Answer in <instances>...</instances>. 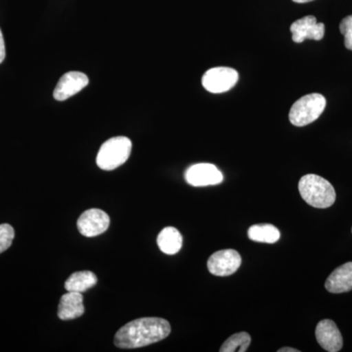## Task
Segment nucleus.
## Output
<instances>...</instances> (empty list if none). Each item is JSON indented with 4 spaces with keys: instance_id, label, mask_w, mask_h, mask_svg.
<instances>
[{
    "instance_id": "f3484780",
    "label": "nucleus",
    "mask_w": 352,
    "mask_h": 352,
    "mask_svg": "<svg viewBox=\"0 0 352 352\" xmlns=\"http://www.w3.org/2000/svg\"><path fill=\"white\" fill-rule=\"evenodd\" d=\"M251 336L245 332L234 333L220 347V352H245L251 344Z\"/></svg>"
},
{
    "instance_id": "9b49d317",
    "label": "nucleus",
    "mask_w": 352,
    "mask_h": 352,
    "mask_svg": "<svg viewBox=\"0 0 352 352\" xmlns=\"http://www.w3.org/2000/svg\"><path fill=\"white\" fill-rule=\"evenodd\" d=\"M317 342L322 349L329 352H338L342 349L344 340L339 328L335 322L330 319H324L319 322L315 330Z\"/></svg>"
},
{
    "instance_id": "20e7f679",
    "label": "nucleus",
    "mask_w": 352,
    "mask_h": 352,
    "mask_svg": "<svg viewBox=\"0 0 352 352\" xmlns=\"http://www.w3.org/2000/svg\"><path fill=\"white\" fill-rule=\"evenodd\" d=\"M325 97L319 94H307L292 106L289 113V122L296 126H305L315 122L326 108Z\"/></svg>"
},
{
    "instance_id": "7ed1b4c3",
    "label": "nucleus",
    "mask_w": 352,
    "mask_h": 352,
    "mask_svg": "<svg viewBox=\"0 0 352 352\" xmlns=\"http://www.w3.org/2000/svg\"><path fill=\"white\" fill-rule=\"evenodd\" d=\"M132 143L131 139L117 136L106 141L101 146L96 157V164L101 170H113L126 163L131 156Z\"/></svg>"
},
{
    "instance_id": "39448f33",
    "label": "nucleus",
    "mask_w": 352,
    "mask_h": 352,
    "mask_svg": "<svg viewBox=\"0 0 352 352\" xmlns=\"http://www.w3.org/2000/svg\"><path fill=\"white\" fill-rule=\"evenodd\" d=\"M239 80L238 72L227 67H217L206 72L201 85L212 94H223L235 87Z\"/></svg>"
},
{
    "instance_id": "6e6552de",
    "label": "nucleus",
    "mask_w": 352,
    "mask_h": 352,
    "mask_svg": "<svg viewBox=\"0 0 352 352\" xmlns=\"http://www.w3.org/2000/svg\"><path fill=\"white\" fill-rule=\"evenodd\" d=\"M187 183L194 187L210 186L223 182L221 171L212 164H197L185 173Z\"/></svg>"
},
{
    "instance_id": "f03ea898",
    "label": "nucleus",
    "mask_w": 352,
    "mask_h": 352,
    "mask_svg": "<svg viewBox=\"0 0 352 352\" xmlns=\"http://www.w3.org/2000/svg\"><path fill=\"white\" fill-rule=\"evenodd\" d=\"M298 190L303 200L314 208H330L336 201V191L333 185L319 175L302 176L298 182Z\"/></svg>"
},
{
    "instance_id": "423d86ee",
    "label": "nucleus",
    "mask_w": 352,
    "mask_h": 352,
    "mask_svg": "<svg viewBox=\"0 0 352 352\" xmlns=\"http://www.w3.org/2000/svg\"><path fill=\"white\" fill-rule=\"evenodd\" d=\"M242 258L235 250H222L212 254L208 261V270L214 276L226 277L234 274L241 266Z\"/></svg>"
},
{
    "instance_id": "5701e85b",
    "label": "nucleus",
    "mask_w": 352,
    "mask_h": 352,
    "mask_svg": "<svg viewBox=\"0 0 352 352\" xmlns=\"http://www.w3.org/2000/svg\"><path fill=\"white\" fill-rule=\"evenodd\" d=\"M351 232H352V228H351Z\"/></svg>"
},
{
    "instance_id": "f257e3e1",
    "label": "nucleus",
    "mask_w": 352,
    "mask_h": 352,
    "mask_svg": "<svg viewBox=\"0 0 352 352\" xmlns=\"http://www.w3.org/2000/svg\"><path fill=\"white\" fill-rule=\"evenodd\" d=\"M170 322L159 317H145L129 322L116 333L115 346L119 349H139L156 344L168 338Z\"/></svg>"
},
{
    "instance_id": "2eb2a0df",
    "label": "nucleus",
    "mask_w": 352,
    "mask_h": 352,
    "mask_svg": "<svg viewBox=\"0 0 352 352\" xmlns=\"http://www.w3.org/2000/svg\"><path fill=\"white\" fill-rule=\"evenodd\" d=\"M97 283V277L91 271H78L68 278L65 283L67 292H76L83 293L91 289Z\"/></svg>"
},
{
    "instance_id": "0eeeda50",
    "label": "nucleus",
    "mask_w": 352,
    "mask_h": 352,
    "mask_svg": "<svg viewBox=\"0 0 352 352\" xmlns=\"http://www.w3.org/2000/svg\"><path fill=\"white\" fill-rule=\"evenodd\" d=\"M76 226L80 233L85 237H96L107 231L110 217L104 210L90 208L80 215Z\"/></svg>"
},
{
    "instance_id": "4468645a",
    "label": "nucleus",
    "mask_w": 352,
    "mask_h": 352,
    "mask_svg": "<svg viewBox=\"0 0 352 352\" xmlns=\"http://www.w3.org/2000/svg\"><path fill=\"white\" fill-rule=\"evenodd\" d=\"M160 250L166 254H175L182 250V236L175 227H166L157 239Z\"/></svg>"
},
{
    "instance_id": "9d476101",
    "label": "nucleus",
    "mask_w": 352,
    "mask_h": 352,
    "mask_svg": "<svg viewBox=\"0 0 352 352\" xmlns=\"http://www.w3.org/2000/svg\"><path fill=\"white\" fill-rule=\"evenodd\" d=\"M89 80L85 74L80 72H69L65 74L57 83L53 96L57 101H65L69 97L82 91L87 87Z\"/></svg>"
},
{
    "instance_id": "aec40b11",
    "label": "nucleus",
    "mask_w": 352,
    "mask_h": 352,
    "mask_svg": "<svg viewBox=\"0 0 352 352\" xmlns=\"http://www.w3.org/2000/svg\"><path fill=\"white\" fill-rule=\"evenodd\" d=\"M6 43H4L3 34H2L1 30H0V64L6 59Z\"/></svg>"
},
{
    "instance_id": "412c9836",
    "label": "nucleus",
    "mask_w": 352,
    "mask_h": 352,
    "mask_svg": "<svg viewBox=\"0 0 352 352\" xmlns=\"http://www.w3.org/2000/svg\"><path fill=\"white\" fill-rule=\"evenodd\" d=\"M278 352H300V351L293 349V347H282V349H278Z\"/></svg>"
},
{
    "instance_id": "4be33fe9",
    "label": "nucleus",
    "mask_w": 352,
    "mask_h": 352,
    "mask_svg": "<svg viewBox=\"0 0 352 352\" xmlns=\"http://www.w3.org/2000/svg\"><path fill=\"white\" fill-rule=\"evenodd\" d=\"M296 3H307V2L314 1V0H293Z\"/></svg>"
},
{
    "instance_id": "6ab92c4d",
    "label": "nucleus",
    "mask_w": 352,
    "mask_h": 352,
    "mask_svg": "<svg viewBox=\"0 0 352 352\" xmlns=\"http://www.w3.org/2000/svg\"><path fill=\"white\" fill-rule=\"evenodd\" d=\"M340 31L344 36V46L352 50V15L347 16L340 22Z\"/></svg>"
},
{
    "instance_id": "1a4fd4ad",
    "label": "nucleus",
    "mask_w": 352,
    "mask_h": 352,
    "mask_svg": "<svg viewBox=\"0 0 352 352\" xmlns=\"http://www.w3.org/2000/svg\"><path fill=\"white\" fill-rule=\"evenodd\" d=\"M291 32L296 43H302L305 39L321 41L325 34V25L317 23L314 16H305L292 24Z\"/></svg>"
},
{
    "instance_id": "f8f14e48",
    "label": "nucleus",
    "mask_w": 352,
    "mask_h": 352,
    "mask_svg": "<svg viewBox=\"0 0 352 352\" xmlns=\"http://www.w3.org/2000/svg\"><path fill=\"white\" fill-rule=\"evenodd\" d=\"M325 288L329 293L342 294L352 291V263L336 268L327 278Z\"/></svg>"
},
{
    "instance_id": "ddd939ff",
    "label": "nucleus",
    "mask_w": 352,
    "mask_h": 352,
    "mask_svg": "<svg viewBox=\"0 0 352 352\" xmlns=\"http://www.w3.org/2000/svg\"><path fill=\"white\" fill-rule=\"evenodd\" d=\"M85 310L82 293L68 292L60 300L58 317L64 321L73 320L82 316Z\"/></svg>"
},
{
    "instance_id": "dca6fc26",
    "label": "nucleus",
    "mask_w": 352,
    "mask_h": 352,
    "mask_svg": "<svg viewBox=\"0 0 352 352\" xmlns=\"http://www.w3.org/2000/svg\"><path fill=\"white\" fill-rule=\"evenodd\" d=\"M250 239L254 242L274 244L281 237L279 229L272 224H256L250 227L248 231Z\"/></svg>"
},
{
    "instance_id": "a211bd4d",
    "label": "nucleus",
    "mask_w": 352,
    "mask_h": 352,
    "mask_svg": "<svg viewBox=\"0 0 352 352\" xmlns=\"http://www.w3.org/2000/svg\"><path fill=\"white\" fill-rule=\"evenodd\" d=\"M14 237H15V231L12 226L7 223L0 226V254L11 247Z\"/></svg>"
}]
</instances>
